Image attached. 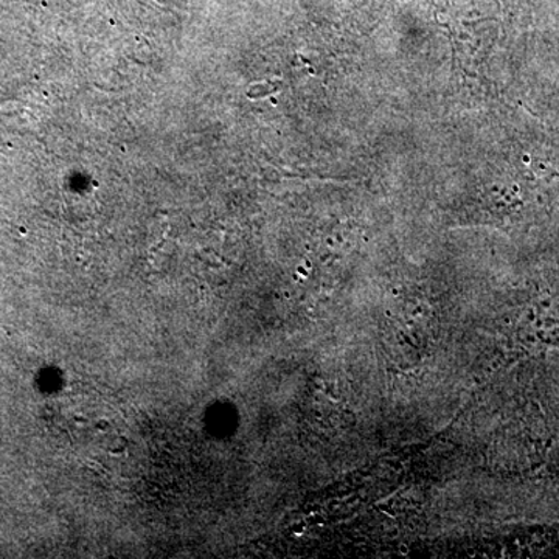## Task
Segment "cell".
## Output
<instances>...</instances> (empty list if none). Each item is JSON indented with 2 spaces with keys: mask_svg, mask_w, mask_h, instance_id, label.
Returning <instances> with one entry per match:
<instances>
[{
  "mask_svg": "<svg viewBox=\"0 0 559 559\" xmlns=\"http://www.w3.org/2000/svg\"><path fill=\"white\" fill-rule=\"evenodd\" d=\"M400 555H403V557H409L411 549L406 546V544H401L399 547Z\"/></svg>",
  "mask_w": 559,
  "mask_h": 559,
  "instance_id": "cell-1",
  "label": "cell"
}]
</instances>
